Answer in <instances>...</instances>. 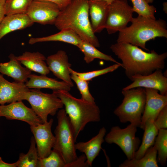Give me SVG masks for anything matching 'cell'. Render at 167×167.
I'll return each mask as SVG.
<instances>
[{
	"label": "cell",
	"instance_id": "9a60e30c",
	"mask_svg": "<svg viewBox=\"0 0 167 167\" xmlns=\"http://www.w3.org/2000/svg\"><path fill=\"white\" fill-rule=\"evenodd\" d=\"M46 61L50 71L56 77L71 87L73 86L69 71L71 65L69 62L67 55L64 51H58L56 53L48 56Z\"/></svg>",
	"mask_w": 167,
	"mask_h": 167
},
{
	"label": "cell",
	"instance_id": "ffe728a7",
	"mask_svg": "<svg viewBox=\"0 0 167 167\" xmlns=\"http://www.w3.org/2000/svg\"><path fill=\"white\" fill-rule=\"evenodd\" d=\"M16 59L21 64L31 71L46 75L50 70L45 62L46 58L39 52L25 51L21 55L16 56Z\"/></svg>",
	"mask_w": 167,
	"mask_h": 167
},
{
	"label": "cell",
	"instance_id": "cb8c5ba5",
	"mask_svg": "<svg viewBox=\"0 0 167 167\" xmlns=\"http://www.w3.org/2000/svg\"><path fill=\"white\" fill-rule=\"evenodd\" d=\"M144 132L141 144L135 153L134 158L139 159L143 157L147 150L153 145L158 130L154 124V121L149 120L145 123Z\"/></svg>",
	"mask_w": 167,
	"mask_h": 167
},
{
	"label": "cell",
	"instance_id": "e575fe53",
	"mask_svg": "<svg viewBox=\"0 0 167 167\" xmlns=\"http://www.w3.org/2000/svg\"><path fill=\"white\" fill-rule=\"evenodd\" d=\"M86 157L84 154H82L75 161L66 165L65 167H88L86 162Z\"/></svg>",
	"mask_w": 167,
	"mask_h": 167
},
{
	"label": "cell",
	"instance_id": "277c9868",
	"mask_svg": "<svg viewBox=\"0 0 167 167\" xmlns=\"http://www.w3.org/2000/svg\"><path fill=\"white\" fill-rule=\"evenodd\" d=\"M53 93L61 100L65 106L76 141L80 132L88 123L100 121V110L95 102L77 98L67 91H53Z\"/></svg>",
	"mask_w": 167,
	"mask_h": 167
},
{
	"label": "cell",
	"instance_id": "7c38bea8",
	"mask_svg": "<svg viewBox=\"0 0 167 167\" xmlns=\"http://www.w3.org/2000/svg\"><path fill=\"white\" fill-rule=\"evenodd\" d=\"M53 122L52 118L45 123L36 126H30L31 132L34 135L39 158L47 156L53 148L55 137L52 133L51 127Z\"/></svg>",
	"mask_w": 167,
	"mask_h": 167
},
{
	"label": "cell",
	"instance_id": "d590c367",
	"mask_svg": "<svg viewBox=\"0 0 167 167\" xmlns=\"http://www.w3.org/2000/svg\"><path fill=\"white\" fill-rule=\"evenodd\" d=\"M38 1H44L50 2L55 4L59 7L61 10L66 7L72 0H33Z\"/></svg>",
	"mask_w": 167,
	"mask_h": 167
},
{
	"label": "cell",
	"instance_id": "4dcf8cb0",
	"mask_svg": "<svg viewBox=\"0 0 167 167\" xmlns=\"http://www.w3.org/2000/svg\"><path fill=\"white\" fill-rule=\"evenodd\" d=\"M133 5L134 12L138 15L156 19L155 14L156 9L153 5H150L145 0H131Z\"/></svg>",
	"mask_w": 167,
	"mask_h": 167
},
{
	"label": "cell",
	"instance_id": "5b68a950",
	"mask_svg": "<svg viewBox=\"0 0 167 167\" xmlns=\"http://www.w3.org/2000/svg\"><path fill=\"white\" fill-rule=\"evenodd\" d=\"M124 98L121 104L114 111L122 123L130 122L140 127L146 99L145 88L138 87L122 91Z\"/></svg>",
	"mask_w": 167,
	"mask_h": 167
},
{
	"label": "cell",
	"instance_id": "e0dca14e",
	"mask_svg": "<svg viewBox=\"0 0 167 167\" xmlns=\"http://www.w3.org/2000/svg\"><path fill=\"white\" fill-rule=\"evenodd\" d=\"M89 17L94 32L99 33L105 28L109 4L101 0H88Z\"/></svg>",
	"mask_w": 167,
	"mask_h": 167
},
{
	"label": "cell",
	"instance_id": "d6986e66",
	"mask_svg": "<svg viewBox=\"0 0 167 167\" xmlns=\"http://www.w3.org/2000/svg\"><path fill=\"white\" fill-rule=\"evenodd\" d=\"M9 62L0 63V73L12 78L14 81L25 83L32 74V71L21 65L14 54L9 56Z\"/></svg>",
	"mask_w": 167,
	"mask_h": 167
},
{
	"label": "cell",
	"instance_id": "7402d4cb",
	"mask_svg": "<svg viewBox=\"0 0 167 167\" xmlns=\"http://www.w3.org/2000/svg\"><path fill=\"white\" fill-rule=\"evenodd\" d=\"M29 79L25 83L29 89L48 88L53 91L65 90L69 91L71 87L63 81H60L55 79L47 77L46 75H37L31 74Z\"/></svg>",
	"mask_w": 167,
	"mask_h": 167
},
{
	"label": "cell",
	"instance_id": "3957f363",
	"mask_svg": "<svg viewBox=\"0 0 167 167\" xmlns=\"http://www.w3.org/2000/svg\"><path fill=\"white\" fill-rule=\"evenodd\" d=\"M131 22L130 26L119 32L117 42L130 44L149 51L147 42L158 37L167 38V24L163 19L138 15Z\"/></svg>",
	"mask_w": 167,
	"mask_h": 167
},
{
	"label": "cell",
	"instance_id": "2e32d148",
	"mask_svg": "<svg viewBox=\"0 0 167 167\" xmlns=\"http://www.w3.org/2000/svg\"><path fill=\"white\" fill-rule=\"evenodd\" d=\"M29 90L25 83L11 82L0 73V105L24 100L25 93Z\"/></svg>",
	"mask_w": 167,
	"mask_h": 167
},
{
	"label": "cell",
	"instance_id": "1f68e13d",
	"mask_svg": "<svg viewBox=\"0 0 167 167\" xmlns=\"http://www.w3.org/2000/svg\"><path fill=\"white\" fill-rule=\"evenodd\" d=\"M66 164L59 153L53 149L47 156L39 158L37 167H65Z\"/></svg>",
	"mask_w": 167,
	"mask_h": 167
},
{
	"label": "cell",
	"instance_id": "4fadbf2b",
	"mask_svg": "<svg viewBox=\"0 0 167 167\" xmlns=\"http://www.w3.org/2000/svg\"><path fill=\"white\" fill-rule=\"evenodd\" d=\"M130 79L132 82L123 89L138 87L153 89L157 90L162 95H167V78L162 73V70H156L147 75H135Z\"/></svg>",
	"mask_w": 167,
	"mask_h": 167
},
{
	"label": "cell",
	"instance_id": "d6a6232c",
	"mask_svg": "<svg viewBox=\"0 0 167 167\" xmlns=\"http://www.w3.org/2000/svg\"><path fill=\"white\" fill-rule=\"evenodd\" d=\"M121 65L115 63L112 65L105 68L91 71L85 72H77L73 70L75 74L82 79L89 81L95 77L114 71L118 69Z\"/></svg>",
	"mask_w": 167,
	"mask_h": 167
},
{
	"label": "cell",
	"instance_id": "f35d334b",
	"mask_svg": "<svg viewBox=\"0 0 167 167\" xmlns=\"http://www.w3.org/2000/svg\"><path fill=\"white\" fill-rule=\"evenodd\" d=\"M163 10L164 12L167 13V3L166 2H165L163 3Z\"/></svg>",
	"mask_w": 167,
	"mask_h": 167
},
{
	"label": "cell",
	"instance_id": "d4e9b609",
	"mask_svg": "<svg viewBox=\"0 0 167 167\" xmlns=\"http://www.w3.org/2000/svg\"><path fill=\"white\" fill-rule=\"evenodd\" d=\"M157 151L154 145L150 147L144 156L139 159H127L119 165V167H158Z\"/></svg>",
	"mask_w": 167,
	"mask_h": 167
},
{
	"label": "cell",
	"instance_id": "5bb4252c",
	"mask_svg": "<svg viewBox=\"0 0 167 167\" xmlns=\"http://www.w3.org/2000/svg\"><path fill=\"white\" fill-rule=\"evenodd\" d=\"M146 99L140 128L143 129L146 122L154 121L161 110L167 105V95H162L156 89L145 88Z\"/></svg>",
	"mask_w": 167,
	"mask_h": 167
},
{
	"label": "cell",
	"instance_id": "8fae6325",
	"mask_svg": "<svg viewBox=\"0 0 167 167\" xmlns=\"http://www.w3.org/2000/svg\"><path fill=\"white\" fill-rule=\"evenodd\" d=\"M9 120H17L25 122L30 126L43 123L33 110L26 106L22 101L13 102L7 105H0V117Z\"/></svg>",
	"mask_w": 167,
	"mask_h": 167
},
{
	"label": "cell",
	"instance_id": "484cf974",
	"mask_svg": "<svg viewBox=\"0 0 167 167\" xmlns=\"http://www.w3.org/2000/svg\"><path fill=\"white\" fill-rule=\"evenodd\" d=\"M84 55V60L87 63L92 62L95 59H99L114 62L121 65L111 56L106 54L97 49L95 47L88 41H82L77 46Z\"/></svg>",
	"mask_w": 167,
	"mask_h": 167
},
{
	"label": "cell",
	"instance_id": "4316f807",
	"mask_svg": "<svg viewBox=\"0 0 167 167\" xmlns=\"http://www.w3.org/2000/svg\"><path fill=\"white\" fill-rule=\"evenodd\" d=\"M153 145L158 154L157 161L162 165L166 164L167 159V129L158 130Z\"/></svg>",
	"mask_w": 167,
	"mask_h": 167
},
{
	"label": "cell",
	"instance_id": "ba28073f",
	"mask_svg": "<svg viewBox=\"0 0 167 167\" xmlns=\"http://www.w3.org/2000/svg\"><path fill=\"white\" fill-rule=\"evenodd\" d=\"M137 128L131 123L124 128L118 126H113L105 137V141L108 144L117 145L124 153L127 159H132L141 143L139 138L135 136Z\"/></svg>",
	"mask_w": 167,
	"mask_h": 167
},
{
	"label": "cell",
	"instance_id": "30bf717a",
	"mask_svg": "<svg viewBox=\"0 0 167 167\" xmlns=\"http://www.w3.org/2000/svg\"><path fill=\"white\" fill-rule=\"evenodd\" d=\"M60 11L58 6L53 3L33 0L26 14L34 23L54 24Z\"/></svg>",
	"mask_w": 167,
	"mask_h": 167
},
{
	"label": "cell",
	"instance_id": "603a6c76",
	"mask_svg": "<svg viewBox=\"0 0 167 167\" xmlns=\"http://www.w3.org/2000/svg\"><path fill=\"white\" fill-rule=\"evenodd\" d=\"M82 41L80 37L73 31L65 29L61 30L59 32L49 36L31 37L29 40L28 43L33 45L39 42L57 41L66 43L77 46Z\"/></svg>",
	"mask_w": 167,
	"mask_h": 167
},
{
	"label": "cell",
	"instance_id": "9c48e42d",
	"mask_svg": "<svg viewBox=\"0 0 167 167\" xmlns=\"http://www.w3.org/2000/svg\"><path fill=\"white\" fill-rule=\"evenodd\" d=\"M134 11L127 0H116L109 4L105 28L109 34L119 32L131 22Z\"/></svg>",
	"mask_w": 167,
	"mask_h": 167
},
{
	"label": "cell",
	"instance_id": "f1b7e54d",
	"mask_svg": "<svg viewBox=\"0 0 167 167\" xmlns=\"http://www.w3.org/2000/svg\"><path fill=\"white\" fill-rule=\"evenodd\" d=\"M33 0H5L6 15L26 14Z\"/></svg>",
	"mask_w": 167,
	"mask_h": 167
},
{
	"label": "cell",
	"instance_id": "8d00e7d4",
	"mask_svg": "<svg viewBox=\"0 0 167 167\" xmlns=\"http://www.w3.org/2000/svg\"><path fill=\"white\" fill-rule=\"evenodd\" d=\"M5 0H0V23L6 16L5 3Z\"/></svg>",
	"mask_w": 167,
	"mask_h": 167
},
{
	"label": "cell",
	"instance_id": "6da1fadb",
	"mask_svg": "<svg viewBox=\"0 0 167 167\" xmlns=\"http://www.w3.org/2000/svg\"><path fill=\"white\" fill-rule=\"evenodd\" d=\"M110 48L120 59L122 67L129 79L134 76L147 75L165 67L167 52L158 54L154 50L149 52L130 44L117 42Z\"/></svg>",
	"mask_w": 167,
	"mask_h": 167
},
{
	"label": "cell",
	"instance_id": "7a4b0ae2",
	"mask_svg": "<svg viewBox=\"0 0 167 167\" xmlns=\"http://www.w3.org/2000/svg\"><path fill=\"white\" fill-rule=\"evenodd\" d=\"M54 24L60 30H71L83 41L88 42L96 47L100 46L89 19L88 0H72L61 10Z\"/></svg>",
	"mask_w": 167,
	"mask_h": 167
},
{
	"label": "cell",
	"instance_id": "60d3db41",
	"mask_svg": "<svg viewBox=\"0 0 167 167\" xmlns=\"http://www.w3.org/2000/svg\"><path fill=\"white\" fill-rule=\"evenodd\" d=\"M149 4L152 3L154 0H145Z\"/></svg>",
	"mask_w": 167,
	"mask_h": 167
},
{
	"label": "cell",
	"instance_id": "83f0119b",
	"mask_svg": "<svg viewBox=\"0 0 167 167\" xmlns=\"http://www.w3.org/2000/svg\"><path fill=\"white\" fill-rule=\"evenodd\" d=\"M30 142L28 152L26 154L23 153L20 154L18 167H37L39 157L33 137H32Z\"/></svg>",
	"mask_w": 167,
	"mask_h": 167
},
{
	"label": "cell",
	"instance_id": "52a82bcc",
	"mask_svg": "<svg viewBox=\"0 0 167 167\" xmlns=\"http://www.w3.org/2000/svg\"><path fill=\"white\" fill-rule=\"evenodd\" d=\"M24 100L29 102L31 108L41 120L43 123L48 122L49 115H54L63 105L61 100L53 93H43L40 89H30L26 92Z\"/></svg>",
	"mask_w": 167,
	"mask_h": 167
},
{
	"label": "cell",
	"instance_id": "74e56055",
	"mask_svg": "<svg viewBox=\"0 0 167 167\" xmlns=\"http://www.w3.org/2000/svg\"><path fill=\"white\" fill-rule=\"evenodd\" d=\"M19 161L13 163H9L5 162L0 157V167H17L19 163Z\"/></svg>",
	"mask_w": 167,
	"mask_h": 167
},
{
	"label": "cell",
	"instance_id": "f546056e",
	"mask_svg": "<svg viewBox=\"0 0 167 167\" xmlns=\"http://www.w3.org/2000/svg\"><path fill=\"white\" fill-rule=\"evenodd\" d=\"M71 78L76 83L81 95V99L90 103H94L95 99L90 93L88 87V81L85 80L74 73L73 70L70 68Z\"/></svg>",
	"mask_w": 167,
	"mask_h": 167
},
{
	"label": "cell",
	"instance_id": "ac0fdd59",
	"mask_svg": "<svg viewBox=\"0 0 167 167\" xmlns=\"http://www.w3.org/2000/svg\"><path fill=\"white\" fill-rule=\"evenodd\" d=\"M106 132L105 128L103 127L98 134L89 141L75 144L76 149L84 153L88 167L92 166L93 161L98 155L102 148L101 145L105 141L104 137Z\"/></svg>",
	"mask_w": 167,
	"mask_h": 167
},
{
	"label": "cell",
	"instance_id": "ab89813d",
	"mask_svg": "<svg viewBox=\"0 0 167 167\" xmlns=\"http://www.w3.org/2000/svg\"><path fill=\"white\" fill-rule=\"evenodd\" d=\"M96 0L103 1L106 2L109 4L116 0Z\"/></svg>",
	"mask_w": 167,
	"mask_h": 167
},
{
	"label": "cell",
	"instance_id": "836d02e7",
	"mask_svg": "<svg viewBox=\"0 0 167 167\" xmlns=\"http://www.w3.org/2000/svg\"><path fill=\"white\" fill-rule=\"evenodd\" d=\"M154 124L158 130L167 128V105L164 107L159 113L154 121Z\"/></svg>",
	"mask_w": 167,
	"mask_h": 167
},
{
	"label": "cell",
	"instance_id": "8992f818",
	"mask_svg": "<svg viewBox=\"0 0 167 167\" xmlns=\"http://www.w3.org/2000/svg\"><path fill=\"white\" fill-rule=\"evenodd\" d=\"M58 125L54 131L55 141L53 149L61 156L66 165L76 160V140L69 118L64 109L57 113Z\"/></svg>",
	"mask_w": 167,
	"mask_h": 167
},
{
	"label": "cell",
	"instance_id": "44dd1931",
	"mask_svg": "<svg viewBox=\"0 0 167 167\" xmlns=\"http://www.w3.org/2000/svg\"><path fill=\"white\" fill-rule=\"evenodd\" d=\"M33 24L26 14L6 15L0 23V40L11 32L26 28Z\"/></svg>",
	"mask_w": 167,
	"mask_h": 167
}]
</instances>
